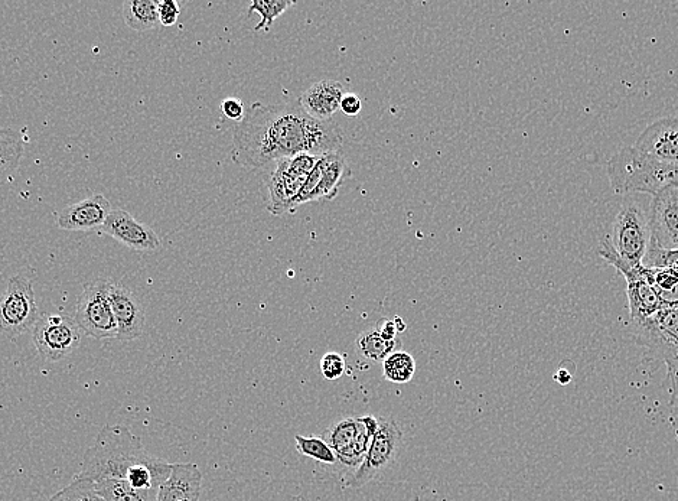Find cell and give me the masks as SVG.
<instances>
[{"label": "cell", "instance_id": "cell-12", "mask_svg": "<svg viewBox=\"0 0 678 501\" xmlns=\"http://www.w3.org/2000/svg\"><path fill=\"white\" fill-rule=\"evenodd\" d=\"M648 216L651 239L661 249H678V188L670 184L653 195Z\"/></svg>", "mask_w": 678, "mask_h": 501}, {"label": "cell", "instance_id": "cell-13", "mask_svg": "<svg viewBox=\"0 0 678 501\" xmlns=\"http://www.w3.org/2000/svg\"><path fill=\"white\" fill-rule=\"evenodd\" d=\"M100 230L116 242L138 252H155L161 247L158 234L122 208H113Z\"/></svg>", "mask_w": 678, "mask_h": 501}, {"label": "cell", "instance_id": "cell-2", "mask_svg": "<svg viewBox=\"0 0 678 501\" xmlns=\"http://www.w3.org/2000/svg\"><path fill=\"white\" fill-rule=\"evenodd\" d=\"M174 464L153 457L126 426H104L86 451L78 476L93 481H125L133 489L159 490Z\"/></svg>", "mask_w": 678, "mask_h": 501}, {"label": "cell", "instance_id": "cell-29", "mask_svg": "<svg viewBox=\"0 0 678 501\" xmlns=\"http://www.w3.org/2000/svg\"><path fill=\"white\" fill-rule=\"evenodd\" d=\"M645 324L653 327L661 337L678 348V305L661 308L654 317L645 321Z\"/></svg>", "mask_w": 678, "mask_h": 501}, {"label": "cell", "instance_id": "cell-8", "mask_svg": "<svg viewBox=\"0 0 678 501\" xmlns=\"http://www.w3.org/2000/svg\"><path fill=\"white\" fill-rule=\"evenodd\" d=\"M110 285L112 282L107 279L87 283L77 299L74 318L78 327L96 340L117 338L116 318L109 299Z\"/></svg>", "mask_w": 678, "mask_h": 501}, {"label": "cell", "instance_id": "cell-38", "mask_svg": "<svg viewBox=\"0 0 678 501\" xmlns=\"http://www.w3.org/2000/svg\"><path fill=\"white\" fill-rule=\"evenodd\" d=\"M671 185H674V187L678 188V178H677V180H674L673 182H671Z\"/></svg>", "mask_w": 678, "mask_h": 501}, {"label": "cell", "instance_id": "cell-28", "mask_svg": "<svg viewBox=\"0 0 678 501\" xmlns=\"http://www.w3.org/2000/svg\"><path fill=\"white\" fill-rule=\"evenodd\" d=\"M48 501H106L90 478L77 476L73 483L58 491Z\"/></svg>", "mask_w": 678, "mask_h": 501}, {"label": "cell", "instance_id": "cell-7", "mask_svg": "<svg viewBox=\"0 0 678 501\" xmlns=\"http://www.w3.org/2000/svg\"><path fill=\"white\" fill-rule=\"evenodd\" d=\"M38 320L39 309L32 282L26 276H13L0 296V334L12 340L34 328Z\"/></svg>", "mask_w": 678, "mask_h": 501}, {"label": "cell", "instance_id": "cell-36", "mask_svg": "<svg viewBox=\"0 0 678 501\" xmlns=\"http://www.w3.org/2000/svg\"><path fill=\"white\" fill-rule=\"evenodd\" d=\"M557 382L560 383V385H567V383L570 382V379H572V376L570 374L566 373V370H559V374L556 376Z\"/></svg>", "mask_w": 678, "mask_h": 501}, {"label": "cell", "instance_id": "cell-34", "mask_svg": "<svg viewBox=\"0 0 678 501\" xmlns=\"http://www.w3.org/2000/svg\"><path fill=\"white\" fill-rule=\"evenodd\" d=\"M341 112L345 116L355 117L360 115L361 109H363V103H361L360 97L355 96V94L347 93L342 99L341 102Z\"/></svg>", "mask_w": 678, "mask_h": 501}, {"label": "cell", "instance_id": "cell-26", "mask_svg": "<svg viewBox=\"0 0 678 501\" xmlns=\"http://www.w3.org/2000/svg\"><path fill=\"white\" fill-rule=\"evenodd\" d=\"M295 442L299 454L305 455V457L308 458H312V460L318 461V463L321 464H339L337 454H335V451L329 447L328 442L325 441L324 438L302 437V435H296Z\"/></svg>", "mask_w": 678, "mask_h": 501}, {"label": "cell", "instance_id": "cell-4", "mask_svg": "<svg viewBox=\"0 0 678 501\" xmlns=\"http://www.w3.org/2000/svg\"><path fill=\"white\" fill-rule=\"evenodd\" d=\"M606 172L612 190L619 195H655L678 178V169L664 167L645 158L635 151L634 146L622 148L612 155Z\"/></svg>", "mask_w": 678, "mask_h": 501}, {"label": "cell", "instance_id": "cell-24", "mask_svg": "<svg viewBox=\"0 0 678 501\" xmlns=\"http://www.w3.org/2000/svg\"><path fill=\"white\" fill-rule=\"evenodd\" d=\"M645 269H647L648 281L653 285L663 307L678 305V270L670 268Z\"/></svg>", "mask_w": 678, "mask_h": 501}, {"label": "cell", "instance_id": "cell-11", "mask_svg": "<svg viewBox=\"0 0 678 501\" xmlns=\"http://www.w3.org/2000/svg\"><path fill=\"white\" fill-rule=\"evenodd\" d=\"M634 148L657 164L678 169L677 117H663L648 125L635 142Z\"/></svg>", "mask_w": 678, "mask_h": 501}, {"label": "cell", "instance_id": "cell-37", "mask_svg": "<svg viewBox=\"0 0 678 501\" xmlns=\"http://www.w3.org/2000/svg\"><path fill=\"white\" fill-rule=\"evenodd\" d=\"M394 324H396L397 331H399V334L404 333V331L407 330V325L406 322L402 320L400 317L394 318Z\"/></svg>", "mask_w": 678, "mask_h": 501}, {"label": "cell", "instance_id": "cell-19", "mask_svg": "<svg viewBox=\"0 0 678 501\" xmlns=\"http://www.w3.org/2000/svg\"><path fill=\"white\" fill-rule=\"evenodd\" d=\"M402 348V340L386 341L381 337L376 327L365 330L355 340V351L361 359L383 363L390 354L396 353Z\"/></svg>", "mask_w": 678, "mask_h": 501}, {"label": "cell", "instance_id": "cell-17", "mask_svg": "<svg viewBox=\"0 0 678 501\" xmlns=\"http://www.w3.org/2000/svg\"><path fill=\"white\" fill-rule=\"evenodd\" d=\"M345 87L335 80H321L312 84L299 100V106L303 112L316 120H331L338 112L344 99Z\"/></svg>", "mask_w": 678, "mask_h": 501}, {"label": "cell", "instance_id": "cell-1", "mask_svg": "<svg viewBox=\"0 0 678 501\" xmlns=\"http://www.w3.org/2000/svg\"><path fill=\"white\" fill-rule=\"evenodd\" d=\"M344 133L334 120H316L301 106L253 103L233 129V159L244 168L301 154L341 152Z\"/></svg>", "mask_w": 678, "mask_h": 501}, {"label": "cell", "instance_id": "cell-3", "mask_svg": "<svg viewBox=\"0 0 678 501\" xmlns=\"http://www.w3.org/2000/svg\"><path fill=\"white\" fill-rule=\"evenodd\" d=\"M651 243L650 216L640 201L627 200L616 214L612 236L602 240L599 256L611 263L621 275L642 266Z\"/></svg>", "mask_w": 678, "mask_h": 501}, {"label": "cell", "instance_id": "cell-9", "mask_svg": "<svg viewBox=\"0 0 678 501\" xmlns=\"http://www.w3.org/2000/svg\"><path fill=\"white\" fill-rule=\"evenodd\" d=\"M83 331L76 318L68 314H51L39 317L34 325V344L39 356L47 361H60L70 356L81 343Z\"/></svg>", "mask_w": 678, "mask_h": 501}, {"label": "cell", "instance_id": "cell-25", "mask_svg": "<svg viewBox=\"0 0 678 501\" xmlns=\"http://www.w3.org/2000/svg\"><path fill=\"white\" fill-rule=\"evenodd\" d=\"M415 373L416 360L407 351H396L383 361V376L391 383H409Z\"/></svg>", "mask_w": 678, "mask_h": 501}, {"label": "cell", "instance_id": "cell-30", "mask_svg": "<svg viewBox=\"0 0 678 501\" xmlns=\"http://www.w3.org/2000/svg\"><path fill=\"white\" fill-rule=\"evenodd\" d=\"M642 266L648 269L670 268L678 270V249H661V247L651 239L647 255H645L644 260H642Z\"/></svg>", "mask_w": 678, "mask_h": 501}, {"label": "cell", "instance_id": "cell-23", "mask_svg": "<svg viewBox=\"0 0 678 501\" xmlns=\"http://www.w3.org/2000/svg\"><path fill=\"white\" fill-rule=\"evenodd\" d=\"M96 486L101 497L106 501H156L158 499L159 490L133 489L125 481H97Z\"/></svg>", "mask_w": 678, "mask_h": 501}, {"label": "cell", "instance_id": "cell-10", "mask_svg": "<svg viewBox=\"0 0 678 501\" xmlns=\"http://www.w3.org/2000/svg\"><path fill=\"white\" fill-rule=\"evenodd\" d=\"M350 177L351 168L348 167L347 159L342 152L322 155L303 185L293 211L302 204L312 203V201L334 200L341 185Z\"/></svg>", "mask_w": 678, "mask_h": 501}, {"label": "cell", "instance_id": "cell-16", "mask_svg": "<svg viewBox=\"0 0 678 501\" xmlns=\"http://www.w3.org/2000/svg\"><path fill=\"white\" fill-rule=\"evenodd\" d=\"M622 276L627 281L629 315L635 325H640L654 317L663 308V304L653 285L648 281L647 269L644 266L629 270Z\"/></svg>", "mask_w": 678, "mask_h": 501}, {"label": "cell", "instance_id": "cell-32", "mask_svg": "<svg viewBox=\"0 0 678 501\" xmlns=\"http://www.w3.org/2000/svg\"><path fill=\"white\" fill-rule=\"evenodd\" d=\"M181 15V8L175 0H161L158 2L159 25L174 26Z\"/></svg>", "mask_w": 678, "mask_h": 501}, {"label": "cell", "instance_id": "cell-21", "mask_svg": "<svg viewBox=\"0 0 678 501\" xmlns=\"http://www.w3.org/2000/svg\"><path fill=\"white\" fill-rule=\"evenodd\" d=\"M24 152V139L18 132L0 129V184L18 168Z\"/></svg>", "mask_w": 678, "mask_h": 501}, {"label": "cell", "instance_id": "cell-18", "mask_svg": "<svg viewBox=\"0 0 678 501\" xmlns=\"http://www.w3.org/2000/svg\"><path fill=\"white\" fill-rule=\"evenodd\" d=\"M202 473L197 464H174L171 476L159 487L156 501H200Z\"/></svg>", "mask_w": 678, "mask_h": 501}, {"label": "cell", "instance_id": "cell-27", "mask_svg": "<svg viewBox=\"0 0 678 501\" xmlns=\"http://www.w3.org/2000/svg\"><path fill=\"white\" fill-rule=\"evenodd\" d=\"M295 0H253L249 8V16L259 13L262 21L256 25L254 31H269L276 18L282 16L289 8L295 6Z\"/></svg>", "mask_w": 678, "mask_h": 501}, {"label": "cell", "instance_id": "cell-35", "mask_svg": "<svg viewBox=\"0 0 678 501\" xmlns=\"http://www.w3.org/2000/svg\"><path fill=\"white\" fill-rule=\"evenodd\" d=\"M376 330L386 341L400 340L399 331H397L396 324H394L393 320H386V318H383V320L377 322Z\"/></svg>", "mask_w": 678, "mask_h": 501}, {"label": "cell", "instance_id": "cell-6", "mask_svg": "<svg viewBox=\"0 0 678 501\" xmlns=\"http://www.w3.org/2000/svg\"><path fill=\"white\" fill-rule=\"evenodd\" d=\"M403 448V431L393 418L380 419V428L371 441L363 464L352 473L345 486L361 489L370 481L386 474L396 463Z\"/></svg>", "mask_w": 678, "mask_h": 501}, {"label": "cell", "instance_id": "cell-15", "mask_svg": "<svg viewBox=\"0 0 678 501\" xmlns=\"http://www.w3.org/2000/svg\"><path fill=\"white\" fill-rule=\"evenodd\" d=\"M112 210V204L104 195L94 194L80 203L65 207L58 216L57 226L65 232L101 229Z\"/></svg>", "mask_w": 678, "mask_h": 501}, {"label": "cell", "instance_id": "cell-14", "mask_svg": "<svg viewBox=\"0 0 678 501\" xmlns=\"http://www.w3.org/2000/svg\"><path fill=\"white\" fill-rule=\"evenodd\" d=\"M110 305L117 324V340L132 341L143 334L146 314L142 302L129 288L113 283L109 289Z\"/></svg>", "mask_w": 678, "mask_h": 501}, {"label": "cell", "instance_id": "cell-20", "mask_svg": "<svg viewBox=\"0 0 678 501\" xmlns=\"http://www.w3.org/2000/svg\"><path fill=\"white\" fill-rule=\"evenodd\" d=\"M123 19L133 31L146 32L159 26L156 0H127L123 3Z\"/></svg>", "mask_w": 678, "mask_h": 501}, {"label": "cell", "instance_id": "cell-22", "mask_svg": "<svg viewBox=\"0 0 678 501\" xmlns=\"http://www.w3.org/2000/svg\"><path fill=\"white\" fill-rule=\"evenodd\" d=\"M363 431L360 416L358 418H344L335 422L325 431L324 438L329 447L335 451V454H341L342 451L350 448Z\"/></svg>", "mask_w": 678, "mask_h": 501}, {"label": "cell", "instance_id": "cell-31", "mask_svg": "<svg viewBox=\"0 0 678 501\" xmlns=\"http://www.w3.org/2000/svg\"><path fill=\"white\" fill-rule=\"evenodd\" d=\"M319 367H321L322 376L329 382H334V380L341 379L344 376L347 363H345V357L342 354L327 353L322 357Z\"/></svg>", "mask_w": 678, "mask_h": 501}, {"label": "cell", "instance_id": "cell-5", "mask_svg": "<svg viewBox=\"0 0 678 501\" xmlns=\"http://www.w3.org/2000/svg\"><path fill=\"white\" fill-rule=\"evenodd\" d=\"M321 156L301 154L275 162V168L270 171L269 181H267V191H269L267 210L273 216H282L293 211L303 185Z\"/></svg>", "mask_w": 678, "mask_h": 501}, {"label": "cell", "instance_id": "cell-33", "mask_svg": "<svg viewBox=\"0 0 678 501\" xmlns=\"http://www.w3.org/2000/svg\"><path fill=\"white\" fill-rule=\"evenodd\" d=\"M221 113H223L227 119L234 120V122H241L244 113H246V109H244V104L241 100L230 97V99H226L221 103Z\"/></svg>", "mask_w": 678, "mask_h": 501}]
</instances>
